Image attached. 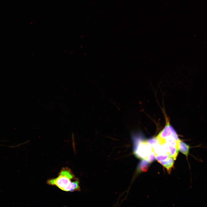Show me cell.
<instances>
[{
    "mask_svg": "<svg viewBox=\"0 0 207 207\" xmlns=\"http://www.w3.org/2000/svg\"><path fill=\"white\" fill-rule=\"evenodd\" d=\"M153 150L156 155L165 153L163 151L162 145L158 143L152 147Z\"/></svg>",
    "mask_w": 207,
    "mask_h": 207,
    "instance_id": "8992f818",
    "label": "cell"
},
{
    "mask_svg": "<svg viewBox=\"0 0 207 207\" xmlns=\"http://www.w3.org/2000/svg\"><path fill=\"white\" fill-rule=\"evenodd\" d=\"M174 160L173 158L170 157L168 160L160 162L159 163L166 168L168 172L169 173L173 166Z\"/></svg>",
    "mask_w": 207,
    "mask_h": 207,
    "instance_id": "277c9868",
    "label": "cell"
},
{
    "mask_svg": "<svg viewBox=\"0 0 207 207\" xmlns=\"http://www.w3.org/2000/svg\"><path fill=\"white\" fill-rule=\"evenodd\" d=\"M134 154L137 158L146 160L149 154L153 150L152 147L146 140L137 141L134 142Z\"/></svg>",
    "mask_w": 207,
    "mask_h": 207,
    "instance_id": "7a4b0ae2",
    "label": "cell"
},
{
    "mask_svg": "<svg viewBox=\"0 0 207 207\" xmlns=\"http://www.w3.org/2000/svg\"><path fill=\"white\" fill-rule=\"evenodd\" d=\"M146 160L144 159L139 164L138 166V169L140 171L143 172H145L147 170L149 164Z\"/></svg>",
    "mask_w": 207,
    "mask_h": 207,
    "instance_id": "52a82bcc",
    "label": "cell"
},
{
    "mask_svg": "<svg viewBox=\"0 0 207 207\" xmlns=\"http://www.w3.org/2000/svg\"><path fill=\"white\" fill-rule=\"evenodd\" d=\"M156 159L155 154L153 150L148 156L146 160L150 163L154 161Z\"/></svg>",
    "mask_w": 207,
    "mask_h": 207,
    "instance_id": "9c48e42d",
    "label": "cell"
},
{
    "mask_svg": "<svg viewBox=\"0 0 207 207\" xmlns=\"http://www.w3.org/2000/svg\"><path fill=\"white\" fill-rule=\"evenodd\" d=\"M47 183L66 191L73 192L80 190L78 179L67 167L63 168L57 177L48 179Z\"/></svg>",
    "mask_w": 207,
    "mask_h": 207,
    "instance_id": "6da1fadb",
    "label": "cell"
},
{
    "mask_svg": "<svg viewBox=\"0 0 207 207\" xmlns=\"http://www.w3.org/2000/svg\"><path fill=\"white\" fill-rule=\"evenodd\" d=\"M169 151L168 154L170 157L175 160L178 155L179 150L176 147L171 145H169Z\"/></svg>",
    "mask_w": 207,
    "mask_h": 207,
    "instance_id": "5b68a950",
    "label": "cell"
},
{
    "mask_svg": "<svg viewBox=\"0 0 207 207\" xmlns=\"http://www.w3.org/2000/svg\"><path fill=\"white\" fill-rule=\"evenodd\" d=\"M170 157L168 154L165 153L162 154L156 155V159L159 162L168 160Z\"/></svg>",
    "mask_w": 207,
    "mask_h": 207,
    "instance_id": "ba28073f",
    "label": "cell"
},
{
    "mask_svg": "<svg viewBox=\"0 0 207 207\" xmlns=\"http://www.w3.org/2000/svg\"><path fill=\"white\" fill-rule=\"evenodd\" d=\"M190 147L189 145L181 141L180 140L179 142L178 149L179 151L185 155L186 156H188Z\"/></svg>",
    "mask_w": 207,
    "mask_h": 207,
    "instance_id": "3957f363",
    "label": "cell"
}]
</instances>
